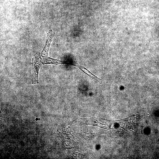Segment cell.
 Wrapping results in <instances>:
<instances>
[{"mask_svg": "<svg viewBox=\"0 0 159 159\" xmlns=\"http://www.w3.org/2000/svg\"><path fill=\"white\" fill-rule=\"evenodd\" d=\"M42 61L43 64H48L57 65L59 64H69L68 61H62L57 59L50 58L48 57H43L42 58Z\"/></svg>", "mask_w": 159, "mask_h": 159, "instance_id": "277c9868", "label": "cell"}, {"mask_svg": "<svg viewBox=\"0 0 159 159\" xmlns=\"http://www.w3.org/2000/svg\"><path fill=\"white\" fill-rule=\"evenodd\" d=\"M32 83L36 84L39 83L38 75L39 69L43 65L39 53H36L34 56L32 63Z\"/></svg>", "mask_w": 159, "mask_h": 159, "instance_id": "6da1fadb", "label": "cell"}, {"mask_svg": "<svg viewBox=\"0 0 159 159\" xmlns=\"http://www.w3.org/2000/svg\"><path fill=\"white\" fill-rule=\"evenodd\" d=\"M55 34V32L51 29L47 33L45 44L41 53V56L42 57H48L49 48Z\"/></svg>", "mask_w": 159, "mask_h": 159, "instance_id": "7a4b0ae2", "label": "cell"}, {"mask_svg": "<svg viewBox=\"0 0 159 159\" xmlns=\"http://www.w3.org/2000/svg\"><path fill=\"white\" fill-rule=\"evenodd\" d=\"M69 64L75 66L79 68L84 73L88 75L90 77L96 80L100 84H102V83L103 80L102 79L92 74L85 67L80 66L75 62H69Z\"/></svg>", "mask_w": 159, "mask_h": 159, "instance_id": "3957f363", "label": "cell"}]
</instances>
